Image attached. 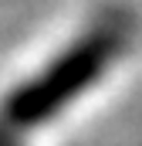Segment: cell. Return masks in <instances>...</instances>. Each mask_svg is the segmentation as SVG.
<instances>
[{
    "instance_id": "cell-1",
    "label": "cell",
    "mask_w": 142,
    "mask_h": 146,
    "mask_svg": "<svg viewBox=\"0 0 142 146\" xmlns=\"http://www.w3.org/2000/svg\"><path fill=\"white\" fill-rule=\"evenodd\" d=\"M142 44V21L129 7H105L81 21L61 44L51 48L20 82L0 95V129L20 143L27 129H41L98 92Z\"/></svg>"
}]
</instances>
